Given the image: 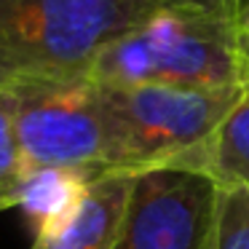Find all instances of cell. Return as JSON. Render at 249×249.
Returning a JSON list of instances; mask_svg holds the SVG:
<instances>
[{"label":"cell","mask_w":249,"mask_h":249,"mask_svg":"<svg viewBox=\"0 0 249 249\" xmlns=\"http://www.w3.org/2000/svg\"><path fill=\"white\" fill-rule=\"evenodd\" d=\"M179 3L190 0H0V91L30 81L91 78L110 43Z\"/></svg>","instance_id":"obj_1"},{"label":"cell","mask_w":249,"mask_h":249,"mask_svg":"<svg viewBox=\"0 0 249 249\" xmlns=\"http://www.w3.org/2000/svg\"><path fill=\"white\" fill-rule=\"evenodd\" d=\"M241 27L233 8L179 3L110 43L91 67L102 86H244Z\"/></svg>","instance_id":"obj_2"},{"label":"cell","mask_w":249,"mask_h":249,"mask_svg":"<svg viewBox=\"0 0 249 249\" xmlns=\"http://www.w3.org/2000/svg\"><path fill=\"white\" fill-rule=\"evenodd\" d=\"M110 153L107 174L147 169L198 172L206 145L222 126L244 86H102Z\"/></svg>","instance_id":"obj_3"},{"label":"cell","mask_w":249,"mask_h":249,"mask_svg":"<svg viewBox=\"0 0 249 249\" xmlns=\"http://www.w3.org/2000/svg\"><path fill=\"white\" fill-rule=\"evenodd\" d=\"M24 169L72 166L107 174L110 129L102 89L91 78H51L6 89Z\"/></svg>","instance_id":"obj_4"},{"label":"cell","mask_w":249,"mask_h":249,"mask_svg":"<svg viewBox=\"0 0 249 249\" xmlns=\"http://www.w3.org/2000/svg\"><path fill=\"white\" fill-rule=\"evenodd\" d=\"M217 182L193 169L134 174L113 249H206Z\"/></svg>","instance_id":"obj_5"},{"label":"cell","mask_w":249,"mask_h":249,"mask_svg":"<svg viewBox=\"0 0 249 249\" xmlns=\"http://www.w3.org/2000/svg\"><path fill=\"white\" fill-rule=\"evenodd\" d=\"M134 174H102L91 182L75 214L33 238V249H113Z\"/></svg>","instance_id":"obj_6"},{"label":"cell","mask_w":249,"mask_h":249,"mask_svg":"<svg viewBox=\"0 0 249 249\" xmlns=\"http://www.w3.org/2000/svg\"><path fill=\"white\" fill-rule=\"evenodd\" d=\"M97 174L72 166H30L14 193V206H19L27 220L33 238L67 222L81 201L86 198Z\"/></svg>","instance_id":"obj_7"},{"label":"cell","mask_w":249,"mask_h":249,"mask_svg":"<svg viewBox=\"0 0 249 249\" xmlns=\"http://www.w3.org/2000/svg\"><path fill=\"white\" fill-rule=\"evenodd\" d=\"M198 172L209 174L217 188H249V81H244L238 102L206 145Z\"/></svg>","instance_id":"obj_8"},{"label":"cell","mask_w":249,"mask_h":249,"mask_svg":"<svg viewBox=\"0 0 249 249\" xmlns=\"http://www.w3.org/2000/svg\"><path fill=\"white\" fill-rule=\"evenodd\" d=\"M206 249H249V188H217Z\"/></svg>","instance_id":"obj_9"},{"label":"cell","mask_w":249,"mask_h":249,"mask_svg":"<svg viewBox=\"0 0 249 249\" xmlns=\"http://www.w3.org/2000/svg\"><path fill=\"white\" fill-rule=\"evenodd\" d=\"M22 174L24 161L14 129V94L0 91V212L14 206V193Z\"/></svg>","instance_id":"obj_10"},{"label":"cell","mask_w":249,"mask_h":249,"mask_svg":"<svg viewBox=\"0 0 249 249\" xmlns=\"http://www.w3.org/2000/svg\"><path fill=\"white\" fill-rule=\"evenodd\" d=\"M231 8H233V17H236L241 33L249 35V0H233Z\"/></svg>","instance_id":"obj_11"},{"label":"cell","mask_w":249,"mask_h":249,"mask_svg":"<svg viewBox=\"0 0 249 249\" xmlns=\"http://www.w3.org/2000/svg\"><path fill=\"white\" fill-rule=\"evenodd\" d=\"M241 56H244V81H249V35H241Z\"/></svg>","instance_id":"obj_12"},{"label":"cell","mask_w":249,"mask_h":249,"mask_svg":"<svg viewBox=\"0 0 249 249\" xmlns=\"http://www.w3.org/2000/svg\"><path fill=\"white\" fill-rule=\"evenodd\" d=\"M209 6H222V8H231V0H204Z\"/></svg>","instance_id":"obj_13"},{"label":"cell","mask_w":249,"mask_h":249,"mask_svg":"<svg viewBox=\"0 0 249 249\" xmlns=\"http://www.w3.org/2000/svg\"><path fill=\"white\" fill-rule=\"evenodd\" d=\"M231 3H233V0H231Z\"/></svg>","instance_id":"obj_14"}]
</instances>
